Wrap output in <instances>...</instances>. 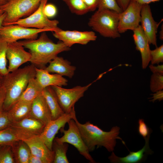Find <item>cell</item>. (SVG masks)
I'll return each mask as SVG.
<instances>
[{
	"label": "cell",
	"instance_id": "ab89813d",
	"mask_svg": "<svg viewBox=\"0 0 163 163\" xmlns=\"http://www.w3.org/2000/svg\"><path fill=\"white\" fill-rule=\"evenodd\" d=\"M132 0H116L117 2L122 11L125 10Z\"/></svg>",
	"mask_w": 163,
	"mask_h": 163
},
{
	"label": "cell",
	"instance_id": "ffe728a7",
	"mask_svg": "<svg viewBox=\"0 0 163 163\" xmlns=\"http://www.w3.org/2000/svg\"><path fill=\"white\" fill-rule=\"evenodd\" d=\"M36 69L35 78L43 89L50 86L62 87L68 85V80L57 74H51L44 69Z\"/></svg>",
	"mask_w": 163,
	"mask_h": 163
},
{
	"label": "cell",
	"instance_id": "484cf974",
	"mask_svg": "<svg viewBox=\"0 0 163 163\" xmlns=\"http://www.w3.org/2000/svg\"><path fill=\"white\" fill-rule=\"evenodd\" d=\"M43 90L35 78H32L30 80L26 88L18 101L32 102L42 94Z\"/></svg>",
	"mask_w": 163,
	"mask_h": 163
},
{
	"label": "cell",
	"instance_id": "60d3db41",
	"mask_svg": "<svg viewBox=\"0 0 163 163\" xmlns=\"http://www.w3.org/2000/svg\"><path fill=\"white\" fill-rule=\"evenodd\" d=\"M28 163H45L41 158L31 154Z\"/></svg>",
	"mask_w": 163,
	"mask_h": 163
},
{
	"label": "cell",
	"instance_id": "2e32d148",
	"mask_svg": "<svg viewBox=\"0 0 163 163\" xmlns=\"http://www.w3.org/2000/svg\"><path fill=\"white\" fill-rule=\"evenodd\" d=\"M29 146L31 154L42 159L45 163H53L54 152L50 150L39 136L24 141Z\"/></svg>",
	"mask_w": 163,
	"mask_h": 163
},
{
	"label": "cell",
	"instance_id": "836d02e7",
	"mask_svg": "<svg viewBox=\"0 0 163 163\" xmlns=\"http://www.w3.org/2000/svg\"><path fill=\"white\" fill-rule=\"evenodd\" d=\"M12 123L7 111H0V130L10 127Z\"/></svg>",
	"mask_w": 163,
	"mask_h": 163
},
{
	"label": "cell",
	"instance_id": "cb8c5ba5",
	"mask_svg": "<svg viewBox=\"0 0 163 163\" xmlns=\"http://www.w3.org/2000/svg\"><path fill=\"white\" fill-rule=\"evenodd\" d=\"M11 146L16 163H28L31 153L29 146L24 141H19Z\"/></svg>",
	"mask_w": 163,
	"mask_h": 163
},
{
	"label": "cell",
	"instance_id": "8d00e7d4",
	"mask_svg": "<svg viewBox=\"0 0 163 163\" xmlns=\"http://www.w3.org/2000/svg\"><path fill=\"white\" fill-rule=\"evenodd\" d=\"M89 11H93L98 8L99 0H82Z\"/></svg>",
	"mask_w": 163,
	"mask_h": 163
},
{
	"label": "cell",
	"instance_id": "f6af8a7d",
	"mask_svg": "<svg viewBox=\"0 0 163 163\" xmlns=\"http://www.w3.org/2000/svg\"><path fill=\"white\" fill-rule=\"evenodd\" d=\"M159 38L161 40H163V25L161 27V30L159 33Z\"/></svg>",
	"mask_w": 163,
	"mask_h": 163
},
{
	"label": "cell",
	"instance_id": "ac0fdd59",
	"mask_svg": "<svg viewBox=\"0 0 163 163\" xmlns=\"http://www.w3.org/2000/svg\"><path fill=\"white\" fill-rule=\"evenodd\" d=\"M133 31V37L136 46V49L140 53L142 67L143 69H145L151 61L149 43L140 25Z\"/></svg>",
	"mask_w": 163,
	"mask_h": 163
},
{
	"label": "cell",
	"instance_id": "bcb514c9",
	"mask_svg": "<svg viewBox=\"0 0 163 163\" xmlns=\"http://www.w3.org/2000/svg\"><path fill=\"white\" fill-rule=\"evenodd\" d=\"M9 0H0V6L3 5L7 2H8Z\"/></svg>",
	"mask_w": 163,
	"mask_h": 163
},
{
	"label": "cell",
	"instance_id": "7a4b0ae2",
	"mask_svg": "<svg viewBox=\"0 0 163 163\" xmlns=\"http://www.w3.org/2000/svg\"><path fill=\"white\" fill-rule=\"evenodd\" d=\"M36 67L28 65L8 72L3 76L2 85L5 91L2 110L7 111L18 101L30 80L35 78Z\"/></svg>",
	"mask_w": 163,
	"mask_h": 163
},
{
	"label": "cell",
	"instance_id": "e575fe53",
	"mask_svg": "<svg viewBox=\"0 0 163 163\" xmlns=\"http://www.w3.org/2000/svg\"><path fill=\"white\" fill-rule=\"evenodd\" d=\"M138 132L139 134L144 139L150 134V129L145 123L143 119H139L138 121Z\"/></svg>",
	"mask_w": 163,
	"mask_h": 163
},
{
	"label": "cell",
	"instance_id": "d590c367",
	"mask_svg": "<svg viewBox=\"0 0 163 163\" xmlns=\"http://www.w3.org/2000/svg\"><path fill=\"white\" fill-rule=\"evenodd\" d=\"M44 12L46 15L49 18L54 17L57 12L56 6L53 4H46L44 8Z\"/></svg>",
	"mask_w": 163,
	"mask_h": 163
},
{
	"label": "cell",
	"instance_id": "7bdbcfd3",
	"mask_svg": "<svg viewBox=\"0 0 163 163\" xmlns=\"http://www.w3.org/2000/svg\"><path fill=\"white\" fill-rule=\"evenodd\" d=\"M141 5L149 4L150 3L159 1L160 0H133Z\"/></svg>",
	"mask_w": 163,
	"mask_h": 163
},
{
	"label": "cell",
	"instance_id": "1f68e13d",
	"mask_svg": "<svg viewBox=\"0 0 163 163\" xmlns=\"http://www.w3.org/2000/svg\"><path fill=\"white\" fill-rule=\"evenodd\" d=\"M150 88L153 92L162 90L163 88V75L153 73L151 77Z\"/></svg>",
	"mask_w": 163,
	"mask_h": 163
},
{
	"label": "cell",
	"instance_id": "4dcf8cb0",
	"mask_svg": "<svg viewBox=\"0 0 163 163\" xmlns=\"http://www.w3.org/2000/svg\"><path fill=\"white\" fill-rule=\"evenodd\" d=\"M97 8L98 10L109 9L119 14L123 11L119 6L116 0H99Z\"/></svg>",
	"mask_w": 163,
	"mask_h": 163
},
{
	"label": "cell",
	"instance_id": "ee69618b",
	"mask_svg": "<svg viewBox=\"0 0 163 163\" xmlns=\"http://www.w3.org/2000/svg\"><path fill=\"white\" fill-rule=\"evenodd\" d=\"M6 16V14L5 12H4L3 14L0 16V27L2 25L3 21Z\"/></svg>",
	"mask_w": 163,
	"mask_h": 163
},
{
	"label": "cell",
	"instance_id": "d6a6232c",
	"mask_svg": "<svg viewBox=\"0 0 163 163\" xmlns=\"http://www.w3.org/2000/svg\"><path fill=\"white\" fill-rule=\"evenodd\" d=\"M151 64H158L163 62V45L156 47V49L151 50Z\"/></svg>",
	"mask_w": 163,
	"mask_h": 163
},
{
	"label": "cell",
	"instance_id": "44dd1931",
	"mask_svg": "<svg viewBox=\"0 0 163 163\" xmlns=\"http://www.w3.org/2000/svg\"><path fill=\"white\" fill-rule=\"evenodd\" d=\"M30 117L41 121L46 125L52 120L50 111L42 94L32 102Z\"/></svg>",
	"mask_w": 163,
	"mask_h": 163
},
{
	"label": "cell",
	"instance_id": "6da1fadb",
	"mask_svg": "<svg viewBox=\"0 0 163 163\" xmlns=\"http://www.w3.org/2000/svg\"><path fill=\"white\" fill-rule=\"evenodd\" d=\"M46 32L41 33L36 39L19 41L25 48L29 50L31 55L30 62L38 69H45L46 65L59 54L70 50L61 41L54 43Z\"/></svg>",
	"mask_w": 163,
	"mask_h": 163
},
{
	"label": "cell",
	"instance_id": "30bf717a",
	"mask_svg": "<svg viewBox=\"0 0 163 163\" xmlns=\"http://www.w3.org/2000/svg\"><path fill=\"white\" fill-rule=\"evenodd\" d=\"M142 7V5L132 0L126 9L119 14L118 29L120 34L128 30L133 31L139 26Z\"/></svg>",
	"mask_w": 163,
	"mask_h": 163
},
{
	"label": "cell",
	"instance_id": "b9f144b4",
	"mask_svg": "<svg viewBox=\"0 0 163 163\" xmlns=\"http://www.w3.org/2000/svg\"><path fill=\"white\" fill-rule=\"evenodd\" d=\"M163 90H161L156 92V93L153 94V96L152 98H153V99L150 101L154 102L157 100H158L159 101L162 100L163 98Z\"/></svg>",
	"mask_w": 163,
	"mask_h": 163
},
{
	"label": "cell",
	"instance_id": "7402d4cb",
	"mask_svg": "<svg viewBox=\"0 0 163 163\" xmlns=\"http://www.w3.org/2000/svg\"><path fill=\"white\" fill-rule=\"evenodd\" d=\"M42 94L45 98L50 111L52 120L58 118L65 113L60 107L56 95L51 86L44 88Z\"/></svg>",
	"mask_w": 163,
	"mask_h": 163
},
{
	"label": "cell",
	"instance_id": "5bb4252c",
	"mask_svg": "<svg viewBox=\"0 0 163 163\" xmlns=\"http://www.w3.org/2000/svg\"><path fill=\"white\" fill-rule=\"evenodd\" d=\"M140 14V26L149 44L157 47L156 34L159 24L154 20L149 4L142 5Z\"/></svg>",
	"mask_w": 163,
	"mask_h": 163
},
{
	"label": "cell",
	"instance_id": "277c9868",
	"mask_svg": "<svg viewBox=\"0 0 163 163\" xmlns=\"http://www.w3.org/2000/svg\"><path fill=\"white\" fill-rule=\"evenodd\" d=\"M119 14L109 9L97 10L89 19L88 25L104 37L119 38L120 36L118 29Z\"/></svg>",
	"mask_w": 163,
	"mask_h": 163
},
{
	"label": "cell",
	"instance_id": "5b68a950",
	"mask_svg": "<svg viewBox=\"0 0 163 163\" xmlns=\"http://www.w3.org/2000/svg\"><path fill=\"white\" fill-rule=\"evenodd\" d=\"M41 0H9L0 6V9L6 14L2 25L10 24L29 16L38 8Z\"/></svg>",
	"mask_w": 163,
	"mask_h": 163
},
{
	"label": "cell",
	"instance_id": "f1b7e54d",
	"mask_svg": "<svg viewBox=\"0 0 163 163\" xmlns=\"http://www.w3.org/2000/svg\"><path fill=\"white\" fill-rule=\"evenodd\" d=\"M7 43L0 36V74L4 76L8 73L7 67Z\"/></svg>",
	"mask_w": 163,
	"mask_h": 163
},
{
	"label": "cell",
	"instance_id": "603a6c76",
	"mask_svg": "<svg viewBox=\"0 0 163 163\" xmlns=\"http://www.w3.org/2000/svg\"><path fill=\"white\" fill-rule=\"evenodd\" d=\"M32 102L18 101L7 111L12 123L30 116Z\"/></svg>",
	"mask_w": 163,
	"mask_h": 163
},
{
	"label": "cell",
	"instance_id": "d4e9b609",
	"mask_svg": "<svg viewBox=\"0 0 163 163\" xmlns=\"http://www.w3.org/2000/svg\"><path fill=\"white\" fill-rule=\"evenodd\" d=\"M27 139L24 135L11 126L0 130V145H11L19 141Z\"/></svg>",
	"mask_w": 163,
	"mask_h": 163
},
{
	"label": "cell",
	"instance_id": "83f0119b",
	"mask_svg": "<svg viewBox=\"0 0 163 163\" xmlns=\"http://www.w3.org/2000/svg\"><path fill=\"white\" fill-rule=\"evenodd\" d=\"M72 13L82 15L89 11L82 0H62Z\"/></svg>",
	"mask_w": 163,
	"mask_h": 163
},
{
	"label": "cell",
	"instance_id": "7dc6e473",
	"mask_svg": "<svg viewBox=\"0 0 163 163\" xmlns=\"http://www.w3.org/2000/svg\"><path fill=\"white\" fill-rule=\"evenodd\" d=\"M3 76L0 74V85L2 84Z\"/></svg>",
	"mask_w": 163,
	"mask_h": 163
},
{
	"label": "cell",
	"instance_id": "c3c4849f",
	"mask_svg": "<svg viewBox=\"0 0 163 163\" xmlns=\"http://www.w3.org/2000/svg\"><path fill=\"white\" fill-rule=\"evenodd\" d=\"M3 13L4 12L0 9V16L3 14Z\"/></svg>",
	"mask_w": 163,
	"mask_h": 163
},
{
	"label": "cell",
	"instance_id": "7c38bea8",
	"mask_svg": "<svg viewBox=\"0 0 163 163\" xmlns=\"http://www.w3.org/2000/svg\"><path fill=\"white\" fill-rule=\"evenodd\" d=\"M54 37L62 41L67 46L70 47L74 44H87L97 38L95 33L92 31H79L76 30H63L60 29L53 32Z\"/></svg>",
	"mask_w": 163,
	"mask_h": 163
},
{
	"label": "cell",
	"instance_id": "4fadbf2b",
	"mask_svg": "<svg viewBox=\"0 0 163 163\" xmlns=\"http://www.w3.org/2000/svg\"><path fill=\"white\" fill-rule=\"evenodd\" d=\"M24 48L18 41L7 43L6 54L9 62L8 72L18 69L22 64L30 62L31 54Z\"/></svg>",
	"mask_w": 163,
	"mask_h": 163
},
{
	"label": "cell",
	"instance_id": "f546056e",
	"mask_svg": "<svg viewBox=\"0 0 163 163\" xmlns=\"http://www.w3.org/2000/svg\"><path fill=\"white\" fill-rule=\"evenodd\" d=\"M0 163H15L11 145H0Z\"/></svg>",
	"mask_w": 163,
	"mask_h": 163
},
{
	"label": "cell",
	"instance_id": "4316f807",
	"mask_svg": "<svg viewBox=\"0 0 163 163\" xmlns=\"http://www.w3.org/2000/svg\"><path fill=\"white\" fill-rule=\"evenodd\" d=\"M68 147L67 143L60 142L54 139L52 145V150L55 154L53 163H69L66 156Z\"/></svg>",
	"mask_w": 163,
	"mask_h": 163
},
{
	"label": "cell",
	"instance_id": "e0dca14e",
	"mask_svg": "<svg viewBox=\"0 0 163 163\" xmlns=\"http://www.w3.org/2000/svg\"><path fill=\"white\" fill-rule=\"evenodd\" d=\"M150 134L145 139V144L140 150L136 152H130L126 156L120 157L116 156L113 152L108 157L110 161L113 163H138L142 161L147 155H151L153 151L150 149L149 141Z\"/></svg>",
	"mask_w": 163,
	"mask_h": 163
},
{
	"label": "cell",
	"instance_id": "52a82bcc",
	"mask_svg": "<svg viewBox=\"0 0 163 163\" xmlns=\"http://www.w3.org/2000/svg\"><path fill=\"white\" fill-rule=\"evenodd\" d=\"M69 128L65 130L64 127L60 129L63 136L54 139L56 141L61 142L69 143L75 147L79 153L90 163H96L89 153L87 146L82 137L79 128L73 119L70 120L68 123Z\"/></svg>",
	"mask_w": 163,
	"mask_h": 163
},
{
	"label": "cell",
	"instance_id": "3957f363",
	"mask_svg": "<svg viewBox=\"0 0 163 163\" xmlns=\"http://www.w3.org/2000/svg\"><path fill=\"white\" fill-rule=\"evenodd\" d=\"M73 119L75 121L80 132L82 139L89 151L91 152L97 148L103 146L109 152H112L116 144L117 139L125 142L119 136L120 128L117 126L113 127L108 132L104 131L97 126L87 121L84 124L80 123L76 116Z\"/></svg>",
	"mask_w": 163,
	"mask_h": 163
},
{
	"label": "cell",
	"instance_id": "f35d334b",
	"mask_svg": "<svg viewBox=\"0 0 163 163\" xmlns=\"http://www.w3.org/2000/svg\"><path fill=\"white\" fill-rule=\"evenodd\" d=\"M149 68L153 73H158L163 75V65H158L157 66H155L151 64L149 66Z\"/></svg>",
	"mask_w": 163,
	"mask_h": 163
},
{
	"label": "cell",
	"instance_id": "8fae6325",
	"mask_svg": "<svg viewBox=\"0 0 163 163\" xmlns=\"http://www.w3.org/2000/svg\"><path fill=\"white\" fill-rule=\"evenodd\" d=\"M76 116L75 107L69 113H64L60 117L52 120L46 125L42 133L39 136L47 147L52 150V145L56 134L60 129Z\"/></svg>",
	"mask_w": 163,
	"mask_h": 163
},
{
	"label": "cell",
	"instance_id": "9c48e42d",
	"mask_svg": "<svg viewBox=\"0 0 163 163\" xmlns=\"http://www.w3.org/2000/svg\"><path fill=\"white\" fill-rule=\"evenodd\" d=\"M93 82L85 86H77L70 89L57 86H51L62 110L64 113H68L74 107L75 103L84 96L85 92Z\"/></svg>",
	"mask_w": 163,
	"mask_h": 163
},
{
	"label": "cell",
	"instance_id": "74e56055",
	"mask_svg": "<svg viewBox=\"0 0 163 163\" xmlns=\"http://www.w3.org/2000/svg\"><path fill=\"white\" fill-rule=\"evenodd\" d=\"M5 91L2 85H0V111L3 109L5 98Z\"/></svg>",
	"mask_w": 163,
	"mask_h": 163
},
{
	"label": "cell",
	"instance_id": "8992f818",
	"mask_svg": "<svg viewBox=\"0 0 163 163\" xmlns=\"http://www.w3.org/2000/svg\"><path fill=\"white\" fill-rule=\"evenodd\" d=\"M60 29L59 28L39 29L11 24L2 25L0 27V36L8 43L21 39H35L37 38L38 34L42 32H53Z\"/></svg>",
	"mask_w": 163,
	"mask_h": 163
},
{
	"label": "cell",
	"instance_id": "9a60e30c",
	"mask_svg": "<svg viewBox=\"0 0 163 163\" xmlns=\"http://www.w3.org/2000/svg\"><path fill=\"white\" fill-rule=\"evenodd\" d=\"M46 125L41 121L31 117L12 123L11 126L24 135L28 139L39 136Z\"/></svg>",
	"mask_w": 163,
	"mask_h": 163
},
{
	"label": "cell",
	"instance_id": "ba28073f",
	"mask_svg": "<svg viewBox=\"0 0 163 163\" xmlns=\"http://www.w3.org/2000/svg\"><path fill=\"white\" fill-rule=\"evenodd\" d=\"M48 0H42L38 8L30 15L22 18L11 24H16L29 28L39 29L57 28L59 21L50 20L46 15L44 8ZM9 25V24H8Z\"/></svg>",
	"mask_w": 163,
	"mask_h": 163
},
{
	"label": "cell",
	"instance_id": "d6986e66",
	"mask_svg": "<svg viewBox=\"0 0 163 163\" xmlns=\"http://www.w3.org/2000/svg\"><path fill=\"white\" fill-rule=\"evenodd\" d=\"M44 69L50 73L57 74L62 76L72 78L76 69L70 62L62 57L57 56L49 63Z\"/></svg>",
	"mask_w": 163,
	"mask_h": 163
}]
</instances>
